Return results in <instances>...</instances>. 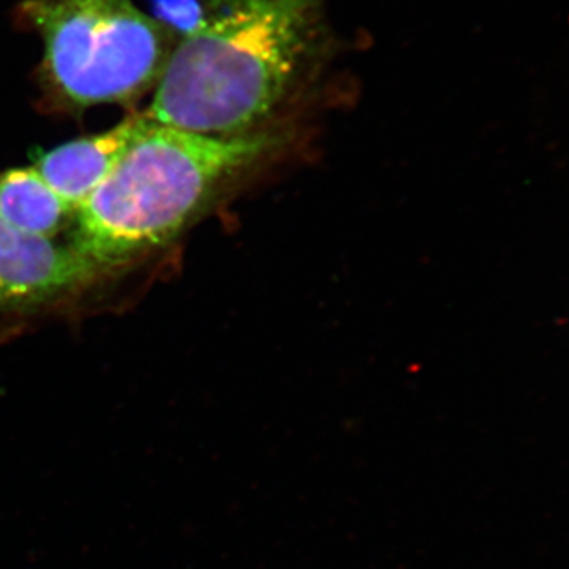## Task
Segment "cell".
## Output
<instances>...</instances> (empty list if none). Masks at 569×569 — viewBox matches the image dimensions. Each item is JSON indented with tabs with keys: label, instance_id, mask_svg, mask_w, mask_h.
<instances>
[{
	"label": "cell",
	"instance_id": "cell-5",
	"mask_svg": "<svg viewBox=\"0 0 569 569\" xmlns=\"http://www.w3.org/2000/svg\"><path fill=\"white\" fill-rule=\"evenodd\" d=\"M140 114L130 116L103 133L63 142L41 153L36 168L41 178L74 211L111 173L137 130Z\"/></svg>",
	"mask_w": 569,
	"mask_h": 569
},
{
	"label": "cell",
	"instance_id": "cell-1",
	"mask_svg": "<svg viewBox=\"0 0 569 569\" xmlns=\"http://www.w3.org/2000/svg\"><path fill=\"white\" fill-rule=\"evenodd\" d=\"M323 0H209L176 41L146 118L209 137L254 132L298 81Z\"/></svg>",
	"mask_w": 569,
	"mask_h": 569
},
{
	"label": "cell",
	"instance_id": "cell-2",
	"mask_svg": "<svg viewBox=\"0 0 569 569\" xmlns=\"http://www.w3.org/2000/svg\"><path fill=\"white\" fill-rule=\"evenodd\" d=\"M279 142L257 130L236 137L186 132L140 112L121 159L78 209L69 246L103 272L168 246Z\"/></svg>",
	"mask_w": 569,
	"mask_h": 569
},
{
	"label": "cell",
	"instance_id": "cell-6",
	"mask_svg": "<svg viewBox=\"0 0 569 569\" xmlns=\"http://www.w3.org/2000/svg\"><path fill=\"white\" fill-rule=\"evenodd\" d=\"M77 211L62 200L36 168L0 173V219L21 233L56 239L73 224Z\"/></svg>",
	"mask_w": 569,
	"mask_h": 569
},
{
	"label": "cell",
	"instance_id": "cell-4",
	"mask_svg": "<svg viewBox=\"0 0 569 569\" xmlns=\"http://www.w3.org/2000/svg\"><path fill=\"white\" fill-rule=\"evenodd\" d=\"M104 272L67 244L0 219V307L33 309L88 287Z\"/></svg>",
	"mask_w": 569,
	"mask_h": 569
},
{
	"label": "cell",
	"instance_id": "cell-3",
	"mask_svg": "<svg viewBox=\"0 0 569 569\" xmlns=\"http://www.w3.org/2000/svg\"><path fill=\"white\" fill-rule=\"evenodd\" d=\"M21 14L43 40L44 92L63 110L137 102L159 84L176 44L132 0H26Z\"/></svg>",
	"mask_w": 569,
	"mask_h": 569
}]
</instances>
